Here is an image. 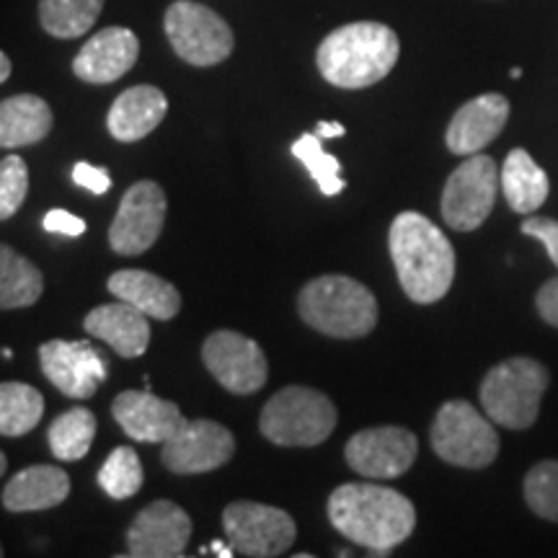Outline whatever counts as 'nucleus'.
Instances as JSON below:
<instances>
[{
	"instance_id": "obj_10",
	"label": "nucleus",
	"mask_w": 558,
	"mask_h": 558,
	"mask_svg": "<svg viewBox=\"0 0 558 558\" xmlns=\"http://www.w3.org/2000/svg\"><path fill=\"white\" fill-rule=\"evenodd\" d=\"M499 192V173L492 156L473 153L448 177L442 192V218L452 230L471 233L492 215Z\"/></svg>"
},
{
	"instance_id": "obj_26",
	"label": "nucleus",
	"mask_w": 558,
	"mask_h": 558,
	"mask_svg": "<svg viewBox=\"0 0 558 558\" xmlns=\"http://www.w3.org/2000/svg\"><path fill=\"white\" fill-rule=\"evenodd\" d=\"M45 292V277L19 251L0 243V311L29 308Z\"/></svg>"
},
{
	"instance_id": "obj_7",
	"label": "nucleus",
	"mask_w": 558,
	"mask_h": 558,
	"mask_svg": "<svg viewBox=\"0 0 558 558\" xmlns=\"http://www.w3.org/2000/svg\"><path fill=\"white\" fill-rule=\"evenodd\" d=\"M432 450L458 469H486L499 456L494 422L469 401L442 403L432 424Z\"/></svg>"
},
{
	"instance_id": "obj_3",
	"label": "nucleus",
	"mask_w": 558,
	"mask_h": 558,
	"mask_svg": "<svg viewBox=\"0 0 558 558\" xmlns=\"http://www.w3.org/2000/svg\"><path fill=\"white\" fill-rule=\"evenodd\" d=\"M401 41L378 21H354L339 26L318 45L316 65L331 86L357 90L380 83L396 68Z\"/></svg>"
},
{
	"instance_id": "obj_14",
	"label": "nucleus",
	"mask_w": 558,
	"mask_h": 558,
	"mask_svg": "<svg viewBox=\"0 0 558 558\" xmlns=\"http://www.w3.org/2000/svg\"><path fill=\"white\" fill-rule=\"evenodd\" d=\"M418 442L414 432L403 427L362 429L347 442L349 469L373 481L399 478L414 465Z\"/></svg>"
},
{
	"instance_id": "obj_29",
	"label": "nucleus",
	"mask_w": 558,
	"mask_h": 558,
	"mask_svg": "<svg viewBox=\"0 0 558 558\" xmlns=\"http://www.w3.org/2000/svg\"><path fill=\"white\" fill-rule=\"evenodd\" d=\"M96 437V416L86 407L68 409L50 424L47 439H50L52 456L62 463H75L86 458Z\"/></svg>"
},
{
	"instance_id": "obj_38",
	"label": "nucleus",
	"mask_w": 558,
	"mask_h": 558,
	"mask_svg": "<svg viewBox=\"0 0 558 558\" xmlns=\"http://www.w3.org/2000/svg\"><path fill=\"white\" fill-rule=\"evenodd\" d=\"M316 135L320 140H331V137L347 135V130H344V124H339V122H318L316 124Z\"/></svg>"
},
{
	"instance_id": "obj_2",
	"label": "nucleus",
	"mask_w": 558,
	"mask_h": 558,
	"mask_svg": "<svg viewBox=\"0 0 558 558\" xmlns=\"http://www.w3.org/2000/svg\"><path fill=\"white\" fill-rule=\"evenodd\" d=\"M390 259L409 300L432 305L448 295L456 279V251L448 235L418 213H401L388 233Z\"/></svg>"
},
{
	"instance_id": "obj_37",
	"label": "nucleus",
	"mask_w": 558,
	"mask_h": 558,
	"mask_svg": "<svg viewBox=\"0 0 558 558\" xmlns=\"http://www.w3.org/2000/svg\"><path fill=\"white\" fill-rule=\"evenodd\" d=\"M535 305H538L541 318L558 329V279L543 284L538 298H535Z\"/></svg>"
},
{
	"instance_id": "obj_1",
	"label": "nucleus",
	"mask_w": 558,
	"mask_h": 558,
	"mask_svg": "<svg viewBox=\"0 0 558 558\" xmlns=\"http://www.w3.org/2000/svg\"><path fill=\"white\" fill-rule=\"evenodd\" d=\"M329 520L344 538L383 556L414 533L416 509L390 486L341 484L329 497Z\"/></svg>"
},
{
	"instance_id": "obj_4",
	"label": "nucleus",
	"mask_w": 558,
	"mask_h": 558,
	"mask_svg": "<svg viewBox=\"0 0 558 558\" xmlns=\"http://www.w3.org/2000/svg\"><path fill=\"white\" fill-rule=\"evenodd\" d=\"M298 313L326 337L360 339L378 324V300L357 279L324 275L300 290Z\"/></svg>"
},
{
	"instance_id": "obj_25",
	"label": "nucleus",
	"mask_w": 558,
	"mask_h": 558,
	"mask_svg": "<svg viewBox=\"0 0 558 558\" xmlns=\"http://www.w3.org/2000/svg\"><path fill=\"white\" fill-rule=\"evenodd\" d=\"M501 192L507 205L518 215H535L548 199L550 181L546 171L535 163L525 148H514L505 160V169L499 177Z\"/></svg>"
},
{
	"instance_id": "obj_28",
	"label": "nucleus",
	"mask_w": 558,
	"mask_h": 558,
	"mask_svg": "<svg viewBox=\"0 0 558 558\" xmlns=\"http://www.w3.org/2000/svg\"><path fill=\"white\" fill-rule=\"evenodd\" d=\"M45 414V399L26 383H0V435L24 437L37 427Z\"/></svg>"
},
{
	"instance_id": "obj_32",
	"label": "nucleus",
	"mask_w": 558,
	"mask_h": 558,
	"mask_svg": "<svg viewBox=\"0 0 558 558\" xmlns=\"http://www.w3.org/2000/svg\"><path fill=\"white\" fill-rule=\"evenodd\" d=\"M525 501L543 520L558 522V460H543L525 476Z\"/></svg>"
},
{
	"instance_id": "obj_5",
	"label": "nucleus",
	"mask_w": 558,
	"mask_h": 558,
	"mask_svg": "<svg viewBox=\"0 0 558 558\" xmlns=\"http://www.w3.org/2000/svg\"><path fill=\"white\" fill-rule=\"evenodd\" d=\"M339 414L329 396L308 386H288L264 403L262 435L279 448H316L337 429Z\"/></svg>"
},
{
	"instance_id": "obj_17",
	"label": "nucleus",
	"mask_w": 558,
	"mask_h": 558,
	"mask_svg": "<svg viewBox=\"0 0 558 558\" xmlns=\"http://www.w3.org/2000/svg\"><path fill=\"white\" fill-rule=\"evenodd\" d=\"M111 414L124 435L148 445L169 442L186 424L177 403L158 399L150 390H124L111 403Z\"/></svg>"
},
{
	"instance_id": "obj_13",
	"label": "nucleus",
	"mask_w": 558,
	"mask_h": 558,
	"mask_svg": "<svg viewBox=\"0 0 558 558\" xmlns=\"http://www.w3.org/2000/svg\"><path fill=\"white\" fill-rule=\"evenodd\" d=\"M202 360L215 380L235 396L256 393L267 383L269 367L262 347L239 331H215L205 339Z\"/></svg>"
},
{
	"instance_id": "obj_34",
	"label": "nucleus",
	"mask_w": 558,
	"mask_h": 558,
	"mask_svg": "<svg viewBox=\"0 0 558 558\" xmlns=\"http://www.w3.org/2000/svg\"><path fill=\"white\" fill-rule=\"evenodd\" d=\"M522 233L530 239L541 241L548 251V259L558 269V220L554 218H525L522 220Z\"/></svg>"
},
{
	"instance_id": "obj_11",
	"label": "nucleus",
	"mask_w": 558,
	"mask_h": 558,
	"mask_svg": "<svg viewBox=\"0 0 558 558\" xmlns=\"http://www.w3.org/2000/svg\"><path fill=\"white\" fill-rule=\"evenodd\" d=\"M166 192L156 181H137L124 192L109 228V246L122 256L145 254L158 241L166 220Z\"/></svg>"
},
{
	"instance_id": "obj_16",
	"label": "nucleus",
	"mask_w": 558,
	"mask_h": 558,
	"mask_svg": "<svg viewBox=\"0 0 558 558\" xmlns=\"http://www.w3.org/2000/svg\"><path fill=\"white\" fill-rule=\"evenodd\" d=\"M192 538V518L169 499L153 501L132 520L128 530V556L179 558Z\"/></svg>"
},
{
	"instance_id": "obj_6",
	"label": "nucleus",
	"mask_w": 558,
	"mask_h": 558,
	"mask_svg": "<svg viewBox=\"0 0 558 558\" xmlns=\"http://www.w3.org/2000/svg\"><path fill=\"white\" fill-rule=\"evenodd\" d=\"M550 375L541 362L512 357L499 362L481 383V407L494 424L507 429H527L541 414L543 393Z\"/></svg>"
},
{
	"instance_id": "obj_40",
	"label": "nucleus",
	"mask_w": 558,
	"mask_h": 558,
	"mask_svg": "<svg viewBox=\"0 0 558 558\" xmlns=\"http://www.w3.org/2000/svg\"><path fill=\"white\" fill-rule=\"evenodd\" d=\"M9 78H11V60L9 54L0 52V83H5Z\"/></svg>"
},
{
	"instance_id": "obj_33",
	"label": "nucleus",
	"mask_w": 558,
	"mask_h": 558,
	"mask_svg": "<svg viewBox=\"0 0 558 558\" xmlns=\"http://www.w3.org/2000/svg\"><path fill=\"white\" fill-rule=\"evenodd\" d=\"M29 192V169L21 156L0 160V220H9L24 205Z\"/></svg>"
},
{
	"instance_id": "obj_8",
	"label": "nucleus",
	"mask_w": 558,
	"mask_h": 558,
	"mask_svg": "<svg viewBox=\"0 0 558 558\" xmlns=\"http://www.w3.org/2000/svg\"><path fill=\"white\" fill-rule=\"evenodd\" d=\"M166 37L173 52L194 68H213L230 58L235 47L228 21L194 0H177L163 19Z\"/></svg>"
},
{
	"instance_id": "obj_12",
	"label": "nucleus",
	"mask_w": 558,
	"mask_h": 558,
	"mask_svg": "<svg viewBox=\"0 0 558 558\" xmlns=\"http://www.w3.org/2000/svg\"><path fill=\"white\" fill-rule=\"evenodd\" d=\"M39 365L45 378L68 399L86 401L109 378V362L101 349L88 341L52 339L39 347Z\"/></svg>"
},
{
	"instance_id": "obj_9",
	"label": "nucleus",
	"mask_w": 558,
	"mask_h": 558,
	"mask_svg": "<svg viewBox=\"0 0 558 558\" xmlns=\"http://www.w3.org/2000/svg\"><path fill=\"white\" fill-rule=\"evenodd\" d=\"M230 548L235 556L275 558L288 554L298 538V525L284 509L259 501H233L222 512Z\"/></svg>"
},
{
	"instance_id": "obj_19",
	"label": "nucleus",
	"mask_w": 558,
	"mask_h": 558,
	"mask_svg": "<svg viewBox=\"0 0 558 558\" xmlns=\"http://www.w3.org/2000/svg\"><path fill=\"white\" fill-rule=\"evenodd\" d=\"M509 101L501 94H481L465 101L448 124L445 143L456 156H473L501 135L509 120Z\"/></svg>"
},
{
	"instance_id": "obj_41",
	"label": "nucleus",
	"mask_w": 558,
	"mask_h": 558,
	"mask_svg": "<svg viewBox=\"0 0 558 558\" xmlns=\"http://www.w3.org/2000/svg\"><path fill=\"white\" fill-rule=\"evenodd\" d=\"M5 469H9V460H5V456H3V450H0V476H3V473H5Z\"/></svg>"
},
{
	"instance_id": "obj_21",
	"label": "nucleus",
	"mask_w": 558,
	"mask_h": 558,
	"mask_svg": "<svg viewBox=\"0 0 558 558\" xmlns=\"http://www.w3.org/2000/svg\"><path fill=\"white\" fill-rule=\"evenodd\" d=\"M169 99L156 86H132L117 96L107 114L109 135L120 143H137L163 122Z\"/></svg>"
},
{
	"instance_id": "obj_24",
	"label": "nucleus",
	"mask_w": 558,
	"mask_h": 558,
	"mask_svg": "<svg viewBox=\"0 0 558 558\" xmlns=\"http://www.w3.org/2000/svg\"><path fill=\"white\" fill-rule=\"evenodd\" d=\"M54 117L41 96L19 94L0 101V148H26L37 145L52 132Z\"/></svg>"
},
{
	"instance_id": "obj_35",
	"label": "nucleus",
	"mask_w": 558,
	"mask_h": 558,
	"mask_svg": "<svg viewBox=\"0 0 558 558\" xmlns=\"http://www.w3.org/2000/svg\"><path fill=\"white\" fill-rule=\"evenodd\" d=\"M73 181L81 186V190H86L90 194H107L111 190V177L107 169H101V166H94V163H86V160H81V163H75L73 169Z\"/></svg>"
},
{
	"instance_id": "obj_36",
	"label": "nucleus",
	"mask_w": 558,
	"mask_h": 558,
	"mask_svg": "<svg viewBox=\"0 0 558 558\" xmlns=\"http://www.w3.org/2000/svg\"><path fill=\"white\" fill-rule=\"evenodd\" d=\"M41 228L47 233H58V235H68V239H78V235L86 233V220L78 218V215L68 213V209H50L41 220Z\"/></svg>"
},
{
	"instance_id": "obj_30",
	"label": "nucleus",
	"mask_w": 558,
	"mask_h": 558,
	"mask_svg": "<svg viewBox=\"0 0 558 558\" xmlns=\"http://www.w3.org/2000/svg\"><path fill=\"white\" fill-rule=\"evenodd\" d=\"M292 156H295L300 163L308 169L313 181L318 184V190L326 194V197H333V194L344 192V179H341V163L331 153L324 150L320 145V137L313 132V135H303L292 143Z\"/></svg>"
},
{
	"instance_id": "obj_22",
	"label": "nucleus",
	"mask_w": 558,
	"mask_h": 558,
	"mask_svg": "<svg viewBox=\"0 0 558 558\" xmlns=\"http://www.w3.org/2000/svg\"><path fill=\"white\" fill-rule=\"evenodd\" d=\"M107 288L117 300L135 305L148 318L171 320L181 311V295L171 282L145 269H120L109 277Z\"/></svg>"
},
{
	"instance_id": "obj_18",
	"label": "nucleus",
	"mask_w": 558,
	"mask_h": 558,
	"mask_svg": "<svg viewBox=\"0 0 558 558\" xmlns=\"http://www.w3.org/2000/svg\"><path fill=\"white\" fill-rule=\"evenodd\" d=\"M140 58L137 34L128 26H107L96 32L73 60V73L94 86L120 81Z\"/></svg>"
},
{
	"instance_id": "obj_20",
	"label": "nucleus",
	"mask_w": 558,
	"mask_h": 558,
	"mask_svg": "<svg viewBox=\"0 0 558 558\" xmlns=\"http://www.w3.org/2000/svg\"><path fill=\"white\" fill-rule=\"evenodd\" d=\"M88 337L107 341L124 360L143 357L150 344V320L135 305L117 300V303L99 305L83 320Z\"/></svg>"
},
{
	"instance_id": "obj_43",
	"label": "nucleus",
	"mask_w": 558,
	"mask_h": 558,
	"mask_svg": "<svg viewBox=\"0 0 558 558\" xmlns=\"http://www.w3.org/2000/svg\"><path fill=\"white\" fill-rule=\"evenodd\" d=\"M0 556H3V548H0Z\"/></svg>"
},
{
	"instance_id": "obj_31",
	"label": "nucleus",
	"mask_w": 558,
	"mask_h": 558,
	"mask_svg": "<svg viewBox=\"0 0 558 558\" xmlns=\"http://www.w3.org/2000/svg\"><path fill=\"white\" fill-rule=\"evenodd\" d=\"M99 486L111 499L135 497L143 486V463L132 448H117L104 460L99 471Z\"/></svg>"
},
{
	"instance_id": "obj_27",
	"label": "nucleus",
	"mask_w": 558,
	"mask_h": 558,
	"mask_svg": "<svg viewBox=\"0 0 558 558\" xmlns=\"http://www.w3.org/2000/svg\"><path fill=\"white\" fill-rule=\"evenodd\" d=\"M101 9L104 0H39V24L50 37L75 39L94 29Z\"/></svg>"
},
{
	"instance_id": "obj_42",
	"label": "nucleus",
	"mask_w": 558,
	"mask_h": 558,
	"mask_svg": "<svg viewBox=\"0 0 558 558\" xmlns=\"http://www.w3.org/2000/svg\"><path fill=\"white\" fill-rule=\"evenodd\" d=\"M509 75H512V78L518 81V78H522V70L520 68H512V70H509Z\"/></svg>"
},
{
	"instance_id": "obj_23",
	"label": "nucleus",
	"mask_w": 558,
	"mask_h": 558,
	"mask_svg": "<svg viewBox=\"0 0 558 558\" xmlns=\"http://www.w3.org/2000/svg\"><path fill=\"white\" fill-rule=\"evenodd\" d=\"M70 494V476L58 465H29L19 471L3 488L9 512H41L60 507Z\"/></svg>"
},
{
	"instance_id": "obj_39",
	"label": "nucleus",
	"mask_w": 558,
	"mask_h": 558,
	"mask_svg": "<svg viewBox=\"0 0 558 558\" xmlns=\"http://www.w3.org/2000/svg\"><path fill=\"white\" fill-rule=\"evenodd\" d=\"M209 548H213V554H215V556H222V558L235 556V550L230 548V543H220V541H215L213 546H209Z\"/></svg>"
},
{
	"instance_id": "obj_15",
	"label": "nucleus",
	"mask_w": 558,
	"mask_h": 558,
	"mask_svg": "<svg viewBox=\"0 0 558 558\" xmlns=\"http://www.w3.org/2000/svg\"><path fill=\"white\" fill-rule=\"evenodd\" d=\"M235 452V437L228 427L209 418L186 422L169 442H163L160 460L171 473L194 476V473L218 471L230 463Z\"/></svg>"
}]
</instances>
